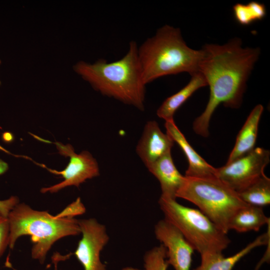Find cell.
Here are the masks:
<instances>
[{
  "label": "cell",
  "mask_w": 270,
  "mask_h": 270,
  "mask_svg": "<svg viewBox=\"0 0 270 270\" xmlns=\"http://www.w3.org/2000/svg\"><path fill=\"white\" fill-rule=\"evenodd\" d=\"M198 72L210 87V98L203 112L192 124L198 135L208 137L211 118L218 105L240 106L246 82L260 55L258 48H242L240 38L219 45L206 44L202 48Z\"/></svg>",
  "instance_id": "6da1fadb"
},
{
  "label": "cell",
  "mask_w": 270,
  "mask_h": 270,
  "mask_svg": "<svg viewBox=\"0 0 270 270\" xmlns=\"http://www.w3.org/2000/svg\"><path fill=\"white\" fill-rule=\"evenodd\" d=\"M135 41H131L127 53L119 60L108 62L100 59L90 64L78 62L74 70L102 94L140 110L144 108L146 84Z\"/></svg>",
  "instance_id": "7a4b0ae2"
},
{
  "label": "cell",
  "mask_w": 270,
  "mask_h": 270,
  "mask_svg": "<svg viewBox=\"0 0 270 270\" xmlns=\"http://www.w3.org/2000/svg\"><path fill=\"white\" fill-rule=\"evenodd\" d=\"M138 55L146 84L166 76L198 72L202 50L190 48L180 29L166 24L138 46Z\"/></svg>",
  "instance_id": "3957f363"
},
{
  "label": "cell",
  "mask_w": 270,
  "mask_h": 270,
  "mask_svg": "<svg viewBox=\"0 0 270 270\" xmlns=\"http://www.w3.org/2000/svg\"><path fill=\"white\" fill-rule=\"evenodd\" d=\"M68 206L58 215L32 209L18 204L10 212L8 219L10 234L8 246L12 249L18 238L30 236L32 257L42 263L52 245L60 238L81 233L78 220Z\"/></svg>",
  "instance_id": "277c9868"
},
{
  "label": "cell",
  "mask_w": 270,
  "mask_h": 270,
  "mask_svg": "<svg viewBox=\"0 0 270 270\" xmlns=\"http://www.w3.org/2000/svg\"><path fill=\"white\" fill-rule=\"evenodd\" d=\"M176 197L196 206L226 234L229 231V223L234 214L248 205L240 198L236 192L216 176L198 178L185 176Z\"/></svg>",
  "instance_id": "5b68a950"
},
{
  "label": "cell",
  "mask_w": 270,
  "mask_h": 270,
  "mask_svg": "<svg viewBox=\"0 0 270 270\" xmlns=\"http://www.w3.org/2000/svg\"><path fill=\"white\" fill-rule=\"evenodd\" d=\"M160 208L171 223L200 256L222 252L230 240L225 233L202 212L183 206L176 200L160 196Z\"/></svg>",
  "instance_id": "8992f818"
},
{
  "label": "cell",
  "mask_w": 270,
  "mask_h": 270,
  "mask_svg": "<svg viewBox=\"0 0 270 270\" xmlns=\"http://www.w3.org/2000/svg\"><path fill=\"white\" fill-rule=\"evenodd\" d=\"M270 162V152L262 148L252 150L216 168V177L237 193L264 174Z\"/></svg>",
  "instance_id": "52a82bcc"
},
{
  "label": "cell",
  "mask_w": 270,
  "mask_h": 270,
  "mask_svg": "<svg viewBox=\"0 0 270 270\" xmlns=\"http://www.w3.org/2000/svg\"><path fill=\"white\" fill-rule=\"evenodd\" d=\"M55 144L60 154L69 157L70 161L66 168L62 170L58 171L48 168L43 164H38L54 174L61 175L64 178L62 182L48 188H43L42 193H54L60 190L72 186L78 187L86 180L91 179L100 175V169L96 160L88 151H82L77 154L72 145H64L59 142Z\"/></svg>",
  "instance_id": "ba28073f"
},
{
  "label": "cell",
  "mask_w": 270,
  "mask_h": 270,
  "mask_svg": "<svg viewBox=\"0 0 270 270\" xmlns=\"http://www.w3.org/2000/svg\"><path fill=\"white\" fill-rule=\"evenodd\" d=\"M82 237L74 254L84 270H106L100 254L110 238L106 226L94 218L78 220Z\"/></svg>",
  "instance_id": "9c48e42d"
},
{
  "label": "cell",
  "mask_w": 270,
  "mask_h": 270,
  "mask_svg": "<svg viewBox=\"0 0 270 270\" xmlns=\"http://www.w3.org/2000/svg\"><path fill=\"white\" fill-rule=\"evenodd\" d=\"M154 232L166 249L168 264L174 270H190L194 250L180 230L164 218L155 224Z\"/></svg>",
  "instance_id": "30bf717a"
},
{
  "label": "cell",
  "mask_w": 270,
  "mask_h": 270,
  "mask_svg": "<svg viewBox=\"0 0 270 270\" xmlns=\"http://www.w3.org/2000/svg\"><path fill=\"white\" fill-rule=\"evenodd\" d=\"M174 141L163 132L155 120L148 121L136 146V152L146 168L168 152L171 151Z\"/></svg>",
  "instance_id": "8fae6325"
},
{
  "label": "cell",
  "mask_w": 270,
  "mask_h": 270,
  "mask_svg": "<svg viewBox=\"0 0 270 270\" xmlns=\"http://www.w3.org/2000/svg\"><path fill=\"white\" fill-rule=\"evenodd\" d=\"M166 133L180 146L188 161L185 176L190 178H211L216 176L214 168L203 158L190 146L174 120L165 122Z\"/></svg>",
  "instance_id": "7c38bea8"
},
{
  "label": "cell",
  "mask_w": 270,
  "mask_h": 270,
  "mask_svg": "<svg viewBox=\"0 0 270 270\" xmlns=\"http://www.w3.org/2000/svg\"><path fill=\"white\" fill-rule=\"evenodd\" d=\"M158 180L162 190L160 196L176 200V194L182 186L185 176L174 164L170 151L146 167Z\"/></svg>",
  "instance_id": "4fadbf2b"
},
{
  "label": "cell",
  "mask_w": 270,
  "mask_h": 270,
  "mask_svg": "<svg viewBox=\"0 0 270 270\" xmlns=\"http://www.w3.org/2000/svg\"><path fill=\"white\" fill-rule=\"evenodd\" d=\"M270 242V226L267 232L257 237L236 254L225 257L222 252H210L200 256V265L194 270H232L236 264L254 248Z\"/></svg>",
  "instance_id": "5bb4252c"
},
{
  "label": "cell",
  "mask_w": 270,
  "mask_h": 270,
  "mask_svg": "<svg viewBox=\"0 0 270 270\" xmlns=\"http://www.w3.org/2000/svg\"><path fill=\"white\" fill-rule=\"evenodd\" d=\"M263 111L264 107L260 104L256 105L252 110L238 134L226 162L234 160L254 148L258 124Z\"/></svg>",
  "instance_id": "9a60e30c"
},
{
  "label": "cell",
  "mask_w": 270,
  "mask_h": 270,
  "mask_svg": "<svg viewBox=\"0 0 270 270\" xmlns=\"http://www.w3.org/2000/svg\"><path fill=\"white\" fill-rule=\"evenodd\" d=\"M191 76L189 82L176 94L167 98L156 110L157 116L165 122L174 120L176 111L199 88L207 86L202 75L198 72Z\"/></svg>",
  "instance_id": "2e32d148"
},
{
  "label": "cell",
  "mask_w": 270,
  "mask_h": 270,
  "mask_svg": "<svg viewBox=\"0 0 270 270\" xmlns=\"http://www.w3.org/2000/svg\"><path fill=\"white\" fill-rule=\"evenodd\" d=\"M270 222L262 207L247 205L238 210L231 218L228 228L238 232H258Z\"/></svg>",
  "instance_id": "e0dca14e"
},
{
  "label": "cell",
  "mask_w": 270,
  "mask_h": 270,
  "mask_svg": "<svg viewBox=\"0 0 270 270\" xmlns=\"http://www.w3.org/2000/svg\"><path fill=\"white\" fill-rule=\"evenodd\" d=\"M238 194L248 205L262 207L270 204V179L264 174Z\"/></svg>",
  "instance_id": "ac0fdd59"
},
{
  "label": "cell",
  "mask_w": 270,
  "mask_h": 270,
  "mask_svg": "<svg viewBox=\"0 0 270 270\" xmlns=\"http://www.w3.org/2000/svg\"><path fill=\"white\" fill-rule=\"evenodd\" d=\"M236 22L242 26L250 25L253 22L263 19L266 16L264 4L256 1L247 4L237 3L232 7Z\"/></svg>",
  "instance_id": "d6986e66"
},
{
  "label": "cell",
  "mask_w": 270,
  "mask_h": 270,
  "mask_svg": "<svg viewBox=\"0 0 270 270\" xmlns=\"http://www.w3.org/2000/svg\"><path fill=\"white\" fill-rule=\"evenodd\" d=\"M144 270H166L168 266L166 249L162 244L146 252L144 256Z\"/></svg>",
  "instance_id": "ffe728a7"
},
{
  "label": "cell",
  "mask_w": 270,
  "mask_h": 270,
  "mask_svg": "<svg viewBox=\"0 0 270 270\" xmlns=\"http://www.w3.org/2000/svg\"><path fill=\"white\" fill-rule=\"evenodd\" d=\"M8 168L6 163L0 160V175L5 172ZM18 202V198L16 196H12L5 200H0V215L8 218L10 212Z\"/></svg>",
  "instance_id": "44dd1931"
},
{
  "label": "cell",
  "mask_w": 270,
  "mask_h": 270,
  "mask_svg": "<svg viewBox=\"0 0 270 270\" xmlns=\"http://www.w3.org/2000/svg\"><path fill=\"white\" fill-rule=\"evenodd\" d=\"M10 228L8 218L0 215V258L9 244Z\"/></svg>",
  "instance_id": "7402d4cb"
},
{
  "label": "cell",
  "mask_w": 270,
  "mask_h": 270,
  "mask_svg": "<svg viewBox=\"0 0 270 270\" xmlns=\"http://www.w3.org/2000/svg\"><path fill=\"white\" fill-rule=\"evenodd\" d=\"M121 270H141L132 268V267H126V268H122Z\"/></svg>",
  "instance_id": "603a6c76"
},
{
  "label": "cell",
  "mask_w": 270,
  "mask_h": 270,
  "mask_svg": "<svg viewBox=\"0 0 270 270\" xmlns=\"http://www.w3.org/2000/svg\"></svg>",
  "instance_id": "cb8c5ba5"
}]
</instances>
